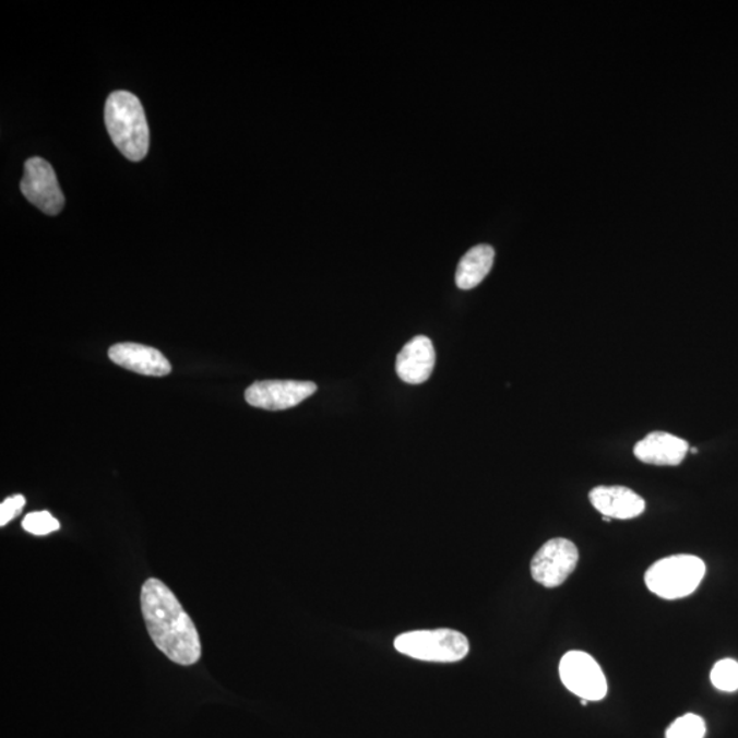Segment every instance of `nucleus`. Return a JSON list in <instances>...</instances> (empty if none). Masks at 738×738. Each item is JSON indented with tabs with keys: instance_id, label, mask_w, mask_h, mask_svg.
Here are the masks:
<instances>
[{
	"instance_id": "nucleus-1",
	"label": "nucleus",
	"mask_w": 738,
	"mask_h": 738,
	"mask_svg": "<svg viewBox=\"0 0 738 738\" xmlns=\"http://www.w3.org/2000/svg\"><path fill=\"white\" fill-rule=\"evenodd\" d=\"M140 599L145 627L156 647L174 664H197L202 656L198 629L171 590L160 580L148 579Z\"/></svg>"
},
{
	"instance_id": "nucleus-2",
	"label": "nucleus",
	"mask_w": 738,
	"mask_h": 738,
	"mask_svg": "<svg viewBox=\"0 0 738 738\" xmlns=\"http://www.w3.org/2000/svg\"><path fill=\"white\" fill-rule=\"evenodd\" d=\"M105 119L119 152L129 160H143L150 150V128L139 97L127 91L112 92L106 103Z\"/></svg>"
},
{
	"instance_id": "nucleus-3",
	"label": "nucleus",
	"mask_w": 738,
	"mask_h": 738,
	"mask_svg": "<svg viewBox=\"0 0 738 738\" xmlns=\"http://www.w3.org/2000/svg\"><path fill=\"white\" fill-rule=\"evenodd\" d=\"M705 563L697 556L666 557L655 562L645 573V585L651 593L662 599L676 600L687 598L702 584Z\"/></svg>"
},
{
	"instance_id": "nucleus-4",
	"label": "nucleus",
	"mask_w": 738,
	"mask_h": 738,
	"mask_svg": "<svg viewBox=\"0 0 738 738\" xmlns=\"http://www.w3.org/2000/svg\"><path fill=\"white\" fill-rule=\"evenodd\" d=\"M398 653L426 662L453 664L469 654V642L453 629H433L400 634L394 642Z\"/></svg>"
},
{
	"instance_id": "nucleus-5",
	"label": "nucleus",
	"mask_w": 738,
	"mask_h": 738,
	"mask_svg": "<svg viewBox=\"0 0 738 738\" xmlns=\"http://www.w3.org/2000/svg\"><path fill=\"white\" fill-rule=\"evenodd\" d=\"M578 563L579 550L574 543L556 537L545 543L532 558V579L543 587L557 588L567 582Z\"/></svg>"
},
{
	"instance_id": "nucleus-6",
	"label": "nucleus",
	"mask_w": 738,
	"mask_h": 738,
	"mask_svg": "<svg viewBox=\"0 0 738 738\" xmlns=\"http://www.w3.org/2000/svg\"><path fill=\"white\" fill-rule=\"evenodd\" d=\"M560 677L568 691L588 702L605 699L609 689L598 662L583 651H569L562 656Z\"/></svg>"
},
{
	"instance_id": "nucleus-7",
	"label": "nucleus",
	"mask_w": 738,
	"mask_h": 738,
	"mask_svg": "<svg viewBox=\"0 0 738 738\" xmlns=\"http://www.w3.org/2000/svg\"><path fill=\"white\" fill-rule=\"evenodd\" d=\"M21 192L47 215H58L64 207V197L59 188L57 174L43 157H31L25 162Z\"/></svg>"
},
{
	"instance_id": "nucleus-8",
	"label": "nucleus",
	"mask_w": 738,
	"mask_h": 738,
	"mask_svg": "<svg viewBox=\"0 0 738 738\" xmlns=\"http://www.w3.org/2000/svg\"><path fill=\"white\" fill-rule=\"evenodd\" d=\"M317 384L312 382L263 381L247 389L246 400L254 408L285 410L300 405L317 393Z\"/></svg>"
},
{
	"instance_id": "nucleus-9",
	"label": "nucleus",
	"mask_w": 738,
	"mask_h": 738,
	"mask_svg": "<svg viewBox=\"0 0 738 738\" xmlns=\"http://www.w3.org/2000/svg\"><path fill=\"white\" fill-rule=\"evenodd\" d=\"M108 357L117 366L146 377H166L171 372L170 362L154 347L132 344L112 345L108 349Z\"/></svg>"
},
{
	"instance_id": "nucleus-10",
	"label": "nucleus",
	"mask_w": 738,
	"mask_h": 738,
	"mask_svg": "<svg viewBox=\"0 0 738 738\" xmlns=\"http://www.w3.org/2000/svg\"><path fill=\"white\" fill-rule=\"evenodd\" d=\"M436 360L432 341L425 335H419L409 341L398 353L395 369H397L401 381L421 384L430 379Z\"/></svg>"
},
{
	"instance_id": "nucleus-11",
	"label": "nucleus",
	"mask_w": 738,
	"mask_h": 738,
	"mask_svg": "<svg viewBox=\"0 0 738 738\" xmlns=\"http://www.w3.org/2000/svg\"><path fill=\"white\" fill-rule=\"evenodd\" d=\"M590 501L604 517L631 520L644 513L645 501L631 488L599 486L590 492Z\"/></svg>"
},
{
	"instance_id": "nucleus-12",
	"label": "nucleus",
	"mask_w": 738,
	"mask_h": 738,
	"mask_svg": "<svg viewBox=\"0 0 738 738\" xmlns=\"http://www.w3.org/2000/svg\"><path fill=\"white\" fill-rule=\"evenodd\" d=\"M689 452V443L667 432H651L633 449L642 463L660 466H676L682 463Z\"/></svg>"
},
{
	"instance_id": "nucleus-13",
	"label": "nucleus",
	"mask_w": 738,
	"mask_h": 738,
	"mask_svg": "<svg viewBox=\"0 0 738 738\" xmlns=\"http://www.w3.org/2000/svg\"><path fill=\"white\" fill-rule=\"evenodd\" d=\"M496 251L490 246H477L464 254L455 273V284L461 290L480 285L492 269Z\"/></svg>"
},
{
	"instance_id": "nucleus-14",
	"label": "nucleus",
	"mask_w": 738,
	"mask_h": 738,
	"mask_svg": "<svg viewBox=\"0 0 738 738\" xmlns=\"http://www.w3.org/2000/svg\"><path fill=\"white\" fill-rule=\"evenodd\" d=\"M710 678L713 686L722 692L738 691V662L729 658L716 662Z\"/></svg>"
},
{
	"instance_id": "nucleus-15",
	"label": "nucleus",
	"mask_w": 738,
	"mask_h": 738,
	"mask_svg": "<svg viewBox=\"0 0 738 738\" xmlns=\"http://www.w3.org/2000/svg\"><path fill=\"white\" fill-rule=\"evenodd\" d=\"M705 724L697 714H686L667 727L666 738H704Z\"/></svg>"
},
{
	"instance_id": "nucleus-16",
	"label": "nucleus",
	"mask_w": 738,
	"mask_h": 738,
	"mask_svg": "<svg viewBox=\"0 0 738 738\" xmlns=\"http://www.w3.org/2000/svg\"><path fill=\"white\" fill-rule=\"evenodd\" d=\"M23 528L32 535L45 536L61 528V524L50 512H35L26 515Z\"/></svg>"
},
{
	"instance_id": "nucleus-17",
	"label": "nucleus",
	"mask_w": 738,
	"mask_h": 738,
	"mask_svg": "<svg viewBox=\"0 0 738 738\" xmlns=\"http://www.w3.org/2000/svg\"><path fill=\"white\" fill-rule=\"evenodd\" d=\"M25 503L26 499L24 496L10 497L7 501H3L0 504V525H8L10 521L17 517L23 512Z\"/></svg>"
},
{
	"instance_id": "nucleus-18",
	"label": "nucleus",
	"mask_w": 738,
	"mask_h": 738,
	"mask_svg": "<svg viewBox=\"0 0 738 738\" xmlns=\"http://www.w3.org/2000/svg\"><path fill=\"white\" fill-rule=\"evenodd\" d=\"M580 702H582V705H587L590 703L588 700L585 699H580Z\"/></svg>"
}]
</instances>
